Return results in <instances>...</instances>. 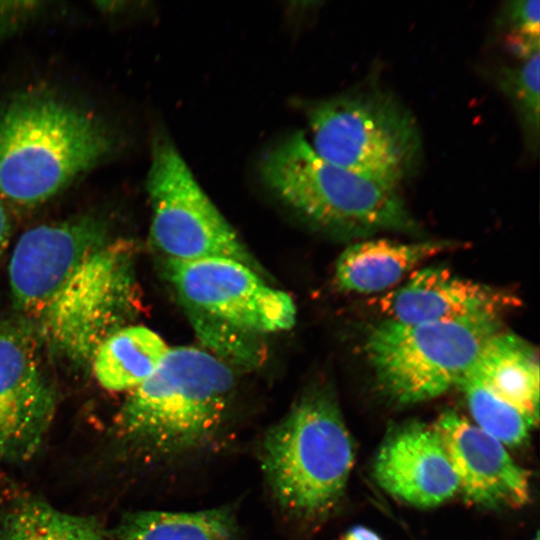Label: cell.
<instances>
[{"label": "cell", "mask_w": 540, "mask_h": 540, "mask_svg": "<svg viewBox=\"0 0 540 540\" xmlns=\"http://www.w3.org/2000/svg\"><path fill=\"white\" fill-rule=\"evenodd\" d=\"M117 140L92 112L42 91L0 107V194L21 206L50 199L107 160Z\"/></svg>", "instance_id": "obj_1"}, {"label": "cell", "mask_w": 540, "mask_h": 540, "mask_svg": "<svg viewBox=\"0 0 540 540\" xmlns=\"http://www.w3.org/2000/svg\"><path fill=\"white\" fill-rule=\"evenodd\" d=\"M233 390L226 362L192 346L169 348L156 370L130 390L116 415L115 434L147 459L195 452L219 432Z\"/></svg>", "instance_id": "obj_2"}, {"label": "cell", "mask_w": 540, "mask_h": 540, "mask_svg": "<svg viewBox=\"0 0 540 540\" xmlns=\"http://www.w3.org/2000/svg\"><path fill=\"white\" fill-rule=\"evenodd\" d=\"M260 173L284 204L324 230L364 236L380 230L417 229L396 188L327 161L302 132L269 148Z\"/></svg>", "instance_id": "obj_3"}, {"label": "cell", "mask_w": 540, "mask_h": 540, "mask_svg": "<svg viewBox=\"0 0 540 540\" xmlns=\"http://www.w3.org/2000/svg\"><path fill=\"white\" fill-rule=\"evenodd\" d=\"M262 468L287 511L302 517L331 508L345 489L354 446L330 392L305 394L265 435Z\"/></svg>", "instance_id": "obj_4"}, {"label": "cell", "mask_w": 540, "mask_h": 540, "mask_svg": "<svg viewBox=\"0 0 540 540\" xmlns=\"http://www.w3.org/2000/svg\"><path fill=\"white\" fill-rule=\"evenodd\" d=\"M311 146L327 161L398 188L418 168L422 141L412 114L378 88H357L314 104Z\"/></svg>", "instance_id": "obj_5"}, {"label": "cell", "mask_w": 540, "mask_h": 540, "mask_svg": "<svg viewBox=\"0 0 540 540\" xmlns=\"http://www.w3.org/2000/svg\"><path fill=\"white\" fill-rule=\"evenodd\" d=\"M500 318L405 324L384 319L373 325L364 350L380 391L399 405L438 397L457 387Z\"/></svg>", "instance_id": "obj_6"}, {"label": "cell", "mask_w": 540, "mask_h": 540, "mask_svg": "<svg viewBox=\"0 0 540 540\" xmlns=\"http://www.w3.org/2000/svg\"><path fill=\"white\" fill-rule=\"evenodd\" d=\"M132 245L109 240L87 257L37 316V333L59 358L91 365L100 345L138 312Z\"/></svg>", "instance_id": "obj_7"}, {"label": "cell", "mask_w": 540, "mask_h": 540, "mask_svg": "<svg viewBox=\"0 0 540 540\" xmlns=\"http://www.w3.org/2000/svg\"><path fill=\"white\" fill-rule=\"evenodd\" d=\"M147 192L152 209L151 238L164 258H230L261 271L170 138L163 134L157 135L152 144Z\"/></svg>", "instance_id": "obj_8"}, {"label": "cell", "mask_w": 540, "mask_h": 540, "mask_svg": "<svg viewBox=\"0 0 540 540\" xmlns=\"http://www.w3.org/2000/svg\"><path fill=\"white\" fill-rule=\"evenodd\" d=\"M164 272L189 318H202L253 335L290 329L296 306L247 264L230 258L172 260Z\"/></svg>", "instance_id": "obj_9"}, {"label": "cell", "mask_w": 540, "mask_h": 540, "mask_svg": "<svg viewBox=\"0 0 540 540\" xmlns=\"http://www.w3.org/2000/svg\"><path fill=\"white\" fill-rule=\"evenodd\" d=\"M55 407L35 333L26 324L0 322V464L23 463L36 455Z\"/></svg>", "instance_id": "obj_10"}, {"label": "cell", "mask_w": 540, "mask_h": 540, "mask_svg": "<svg viewBox=\"0 0 540 540\" xmlns=\"http://www.w3.org/2000/svg\"><path fill=\"white\" fill-rule=\"evenodd\" d=\"M109 240L107 222L93 214L24 232L8 266L14 306L37 318L79 265Z\"/></svg>", "instance_id": "obj_11"}, {"label": "cell", "mask_w": 540, "mask_h": 540, "mask_svg": "<svg viewBox=\"0 0 540 540\" xmlns=\"http://www.w3.org/2000/svg\"><path fill=\"white\" fill-rule=\"evenodd\" d=\"M373 475L386 492L421 508L442 504L459 491L438 432L420 421L397 425L387 433L374 459Z\"/></svg>", "instance_id": "obj_12"}, {"label": "cell", "mask_w": 540, "mask_h": 540, "mask_svg": "<svg viewBox=\"0 0 540 540\" xmlns=\"http://www.w3.org/2000/svg\"><path fill=\"white\" fill-rule=\"evenodd\" d=\"M433 426L466 500L488 508H517L528 502V474L499 440L453 411L444 412Z\"/></svg>", "instance_id": "obj_13"}, {"label": "cell", "mask_w": 540, "mask_h": 540, "mask_svg": "<svg viewBox=\"0 0 540 540\" xmlns=\"http://www.w3.org/2000/svg\"><path fill=\"white\" fill-rule=\"evenodd\" d=\"M385 319L421 324L500 318L520 304L506 290L455 275L442 266L414 271L401 287L376 302Z\"/></svg>", "instance_id": "obj_14"}, {"label": "cell", "mask_w": 540, "mask_h": 540, "mask_svg": "<svg viewBox=\"0 0 540 540\" xmlns=\"http://www.w3.org/2000/svg\"><path fill=\"white\" fill-rule=\"evenodd\" d=\"M448 241L403 243L375 239L354 243L339 256L335 283L345 292L376 293L394 286L430 257L453 248Z\"/></svg>", "instance_id": "obj_15"}, {"label": "cell", "mask_w": 540, "mask_h": 540, "mask_svg": "<svg viewBox=\"0 0 540 540\" xmlns=\"http://www.w3.org/2000/svg\"><path fill=\"white\" fill-rule=\"evenodd\" d=\"M467 374L498 398L538 422V355L524 339L499 331L485 344Z\"/></svg>", "instance_id": "obj_16"}, {"label": "cell", "mask_w": 540, "mask_h": 540, "mask_svg": "<svg viewBox=\"0 0 540 540\" xmlns=\"http://www.w3.org/2000/svg\"><path fill=\"white\" fill-rule=\"evenodd\" d=\"M168 349L155 331L142 325H127L100 345L91 366L103 388L130 391L156 370Z\"/></svg>", "instance_id": "obj_17"}, {"label": "cell", "mask_w": 540, "mask_h": 540, "mask_svg": "<svg viewBox=\"0 0 540 540\" xmlns=\"http://www.w3.org/2000/svg\"><path fill=\"white\" fill-rule=\"evenodd\" d=\"M0 540H104L91 516L62 512L36 496L18 494L0 501Z\"/></svg>", "instance_id": "obj_18"}, {"label": "cell", "mask_w": 540, "mask_h": 540, "mask_svg": "<svg viewBox=\"0 0 540 540\" xmlns=\"http://www.w3.org/2000/svg\"><path fill=\"white\" fill-rule=\"evenodd\" d=\"M236 523L228 508L197 512L139 511L123 516L116 540H233Z\"/></svg>", "instance_id": "obj_19"}, {"label": "cell", "mask_w": 540, "mask_h": 540, "mask_svg": "<svg viewBox=\"0 0 540 540\" xmlns=\"http://www.w3.org/2000/svg\"><path fill=\"white\" fill-rule=\"evenodd\" d=\"M464 393L476 425L503 445L524 443L536 421L504 402L469 374L457 386Z\"/></svg>", "instance_id": "obj_20"}, {"label": "cell", "mask_w": 540, "mask_h": 540, "mask_svg": "<svg viewBox=\"0 0 540 540\" xmlns=\"http://www.w3.org/2000/svg\"><path fill=\"white\" fill-rule=\"evenodd\" d=\"M518 60V64L499 71L498 83L515 107L527 144L536 152L539 142L540 52Z\"/></svg>", "instance_id": "obj_21"}, {"label": "cell", "mask_w": 540, "mask_h": 540, "mask_svg": "<svg viewBox=\"0 0 540 540\" xmlns=\"http://www.w3.org/2000/svg\"><path fill=\"white\" fill-rule=\"evenodd\" d=\"M499 25L505 31L507 48L517 59L540 52L539 0L507 2L501 11Z\"/></svg>", "instance_id": "obj_22"}, {"label": "cell", "mask_w": 540, "mask_h": 540, "mask_svg": "<svg viewBox=\"0 0 540 540\" xmlns=\"http://www.w3.org/2000/svg\"><path fill=\"white\" fill-rule=\"evenodd\" d=\"M39 2H0V41L15 32L41 9Z\"/></svg>", "instance_id": "obj_23"}, {"label": "cell", "mask_w": 540, "mask_h": 540, "mask_svg": "<svg viewBox=\"0 0 540 540\" xmlns=\"http://www.w3.org/2000/svg\"><path fill=\"white\" fill-rule=\"evenodd\" d=\"M344 540H382L375 532L366 527L357 526L352 528Z\"/></svg>", "instance_id": "obj_24"}, {"label": "cell", "mask_w": 540, "mask_h": 540, "mask_svg": "<svg viewBox=\"0 0 540 540\" xmlns=\"http://www.w3.org/2000/svg\"><path fill=\"white\" fill-rule=\"evenodd\" d=\"M534 540H539V537L537 536Z\"/></svg>", "instance_id": "obj_25"}]
</instances>
